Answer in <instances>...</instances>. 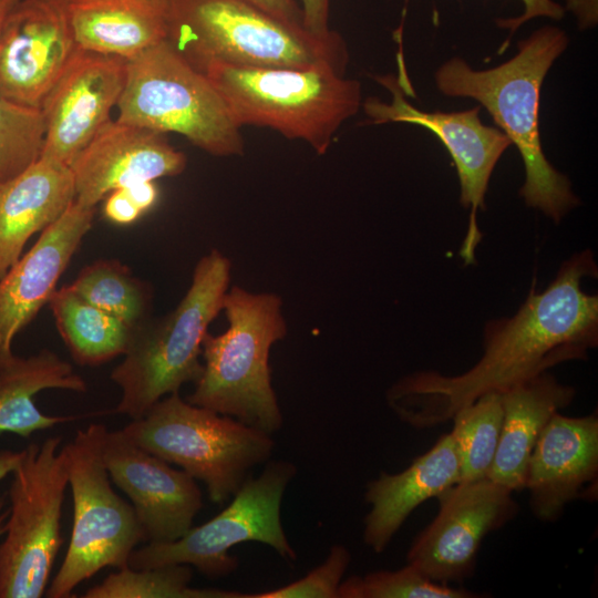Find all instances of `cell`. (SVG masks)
<instances>
[{"label": "cell", "mask_w": 598, "mask_h": 598, "mask_svg": "<svg viewBox=\"0 0 598 598\" xmlns=\"http://www.w3.org/2000/svg\"><path fill=\"white\" fill-rule=\"evenodd\" d=\"M375 80L393 97L390 103L368 97L361 104L373 124L400 122L423 126L433 132L448 151L457 171L460 202L470 209L460 256L465 265L474 264L475 250L483 236L476 216L478 210L485 209L491 175L512 141L503 131L482 123L480 107L447 113L421 111L405 100L401 81L394 75L375 76Z\"/></svg>", "instance_id": "cell-12"}, {"label": "cell", "mask_w": 598, "mask_h": 598, "mask_svg": "<svg viewBox=\"0 0 598 598\" xmlns=\"http://www.w3.org/2000/svg\"><path fill=\"white\" fill-rule=\"evenodd\" d=\"M262 10L278 17L280 19L301 23L302 12L296 0H248Z\"/></svg>", "instance_id": "cell-36"}, {"label": "cell", "mask_w": 598, "mask_h": 598, "mask_svg": "<svg viewBox=\"0 0 598 598\" xmlns=\"http://www.w3.org/2000/svg\"><path fill=\"white\" fill-rule=\"evenodd\" d=\"M79 48L130 60L168 37L169 0H68Z\"/></svg>", "instance_id": "cell-23"}, {"label": "cell", "mask_w": 598, "mask_h": 598, "mask_svg": "<svg viewBox=\"0 0 598 598\" xmlns=\"http://www.w3.org/2000/svg\"><path fill=\"white\" fill-rule=\"evenodd\" d=\"M451 421H453L451 434L460 458V482L486 478L502 432V394L498 392L483 394L458 409Z\"/></svg>", "instance_id": "cell-27"}, {"label": "cell", "mask_w": 598, "mask_h": 598, "mask_svg": "<svg viewBox=\"0 0 598 598\" xmlns=\"http://www.w3.org/2000/svg\"><path fill=\"white\" fill-rule=\"evenodd\" d=\"M460 481V458L451 433L441 436L405 470L395 474L381 472L365 487L370 509L363 523L364 544L375 554L384 551L419 505Z\"/></svg>", "instance_id": "cell-20"}, {"label": "cell", "mask_w": 598, "mask_h": 598, "mask_svg": "<svg viewBox=\"0 0 598 598\" xmlns=\"http://www.w3.org/2000/svg\"><path fill=\"white\" fill-rule=\"evenodd\" d=\"M117 121L176 133L214 156L244 154L240 126L205 74L166 39L126 61Z\"/></svg>", "instance_id": "cell-8"}, {"label": "cell", "mask_w": 598, "mask_h": 598, "mask_svg": "<svg viewBox=\"0 0 598 598\" xmlns=\"http://www.w3.org/2000/svg\"><path fill=\"white\" fill-rule=\"evenodd\" d=\"M43 142L41 110L0 97V185L33 164Z\"/></svg>", "instance_id": "cell-29"}, {"label": "cell", "mask_w": 598, "mask_h": 598, "mask_svg": "<svg viewBox=\"0 0 598 598\" xmlns=\"http://www.w3.org/2000/svg\"><path fill=\"white\" fill-rule=\"evenodd\" d=\"M95 207L76 200L41 231L31 249L0 279V368L14 354V337L48 303L56 283L92 227Z\"/></svg>", "instance_id": "cell-18"}, {"label": "cell", "mask_w": 598, "mask_h": 598, "mask_svg": "<svg viewBox=\"0 0 598 598\" xmlns=\"http://www.w3.org/2000/svg\"><path fill=\"white\" fill-rule=\"evenodd\" d=\"M23 451H0V481L11 474L22 457Z\"/></svg>", "instance_id": "cell-37"}, {"label": "cell", "mask_w": 598, "mask_h": 598, "mask_svg": "<svg viewBox=\"0 0 598 598\" xmlns=\"http://www.w3.org/2000/svg\"><path fill=\"white\" fill-rule=\"evenodd\" d=\"M167 40L198 71L210 64L254 69L326 64L346 71L349 60L337 31L313 33L248 0H169Z\"/></svg>", "instance_id": "cell-3"}, {"label": "cell", "mask_w": 598, "mask_h": 598, "mask_svg": "<svg viewBox=\"0 0 598 598\" xmlns=\"http://www.w3.org/2000/svg\"><path fill=\"white\" fill-rule=\"evenodd\" d=\"M186 164L165 134L111 120L70 166L75 200L95 207L115 189L179 175Z\"/></svg>", "instance_id": "cell-19"}, {"label": "cell", "mask_w": 598, "mask_h": 598, "mask_svg": "<svg viewBox=\"0 0 598 598\" xmlns=\"http://www.w3.org/2000/svg\"><path fill=\"white\" fill-rule=\"evenodd\" d=\"M76 48L68 0H20L0 25V97L40 109Z\"/></svg>", "instance_id": "cell-15"}, {"label": "cell", "mask_w": 598, "mask_h": 598, "mask_svg": "<svg viewBox=\"0 0 598 598\" xmlns=\"http://www.w3.org/2000/svg\"><path fill=\"white\" fill-rule=\"evenodd\" d=\"M97 436L102 462L131 499L145 542L168 543L187 533L203 507L196 480L140 447L121 430L97 424Z\"/></svg>", "instance_id": "cell-14"}, {"label": "cell", "mask_w": 598, "mask_h": 598, "mask_svg": "<svg viewBox=\"0 0 598 598\" xmlns=\"http://www.w3.org/2000/svg\"><path fill=\"white\" fill-rule=\"evenodd\" d=\"M192 566L164 565L145 569L128 566L89 588L85 598H241L243 592L190 587Z\"/></svg>", "instance_id": "cell-28"}, {"label": "cell", "mask_w": 598, "mask_h": 598, "mask_svg": "<svg viewBox=\"0 0 598 598\" xmlns=\"http://www.w3.org/2000/svg\"><path fill=\"white\" fill-rule=\"evenodd\" d=\"M69 286L87 302L133 329L147 320L150 291L117 260L101 259L87 265Z\"/></svg>", "instance_id": "cell-26"}, {"label": "cell", "mask_w": 598, "mask_h": 598, "mask_svg": "<svg viewBox=\"0 0 598 598\" xmlns=\"http://www.w3.org/2000/svg\"><path fill=\"white\" fill-rule=\"evenodd\" d=\"M229 280V259L213 249L196 265L192 283L176 308L134 329L123 361L111 373L122 391L116 412L138 419L162 398L198 380L202 343L208 326L223 310Z\"/></svg>", "instance_id": "cell-5"}, {"label": "cell", "mask_w": 598, "mask_h": 598, "mask_svg": "<svg viewBox=\"0 0 598 598\" xmlns=\"http://www.w3.org/2000/svg\"><path fill=\"white\" fill-rule=\"evenodd\" d=\"M568 42L564 30L545 25L519 41L517 54L498 66L475 71L464 60L452 58L435 72L442 94L474 99L489 112L522 156L525 182L520 196L529 207L542 210L556 224L579 199L568 177L544 154L539 101L543 81Z\"/></svg>", "instance_id": "cell-2"}, {"label": "cell", "mask_w": 598, "mask_h": 598, "mask_svg": "<svg viewBox=\"0 0 598 598\" xmlns=\"http://www.w3.org/2000/svg\"><path fill=\"white\" fill-rule=\"evenodd\" d=\"M597 275L590 250L573 255L542 292L533 283L513 317L487 322L483 354L472 368L456 375L406 374L388 389L389 408L412 427H433L483 394L502 393L557 364L585 360L598 344V297L585 292L581 281Z\"/></svg>", "instance_id": "cell-1"}, {"label": "cell", "mask_w": 598, "mask_h": 598, "mask_svg": "<svg viewBox=\"0 0 598 598\" xmlns=\"http://www.w3.org/2000/svg\"><path fill=\"white\" fill-rule=\"evenodd\" d=\"M281 298L240 287L227 291L223 310L228 328L202 343L203 371L186 399L268 434L283 416L271 384L269 352L287 334Z\"/></svg>", "instance_id": "cell-4"}, {"label": "cell", "mask_w": 598, "mask_h": 598, "mask_svg": "<svg viewBox=\"0 0 598 598\" xmlns=\"http://www.w3.org/2000/svg\"><path fill=\"white\" fill-rule=\"evenodd\" d=\"M48 389L85 392V380L72 365L50 350L29 358H14L0 368V434L29 437L33 432L73 420L43 414L33 396Z\"/></svg>", "instance_id": "cell-24"}, {"label": "cell", "mask_w": 598, "mask_h": 598, "mask_svg": "<svg viewBox=\"0 0 598 598\" xmlns=\"http://www.w3.org/2000/svg\"><path fill=\"white\" fill-rule=\"evenodd\" d=\"M126 61L76 48L40 107L44 121L41 156L71 166L111 121L124 89Z\"/></svg>", "instance_id": "cell-16"}, {"label": "cell", "mask_w": 598, "mask_h": 598, "mask_svg": "<svg viewBox=\"0 0 598 598\" xmlns=\"http://www.w3.org/2000/svg\"><path fill=\"white\" fill-rule=\"evenodd\" d=\"M20 0H0V25L2 24L3 20L8 16V13L11 11V9L19 2Z\"/></svg>", "instance_id": "cell-39"}, {"label": "cell", "mask_w": 598, "mask_h": 598, "mask_svg": "<svg viewBox=\"0 0 598 598\" xmlns=\"http://www.w3.org/2000/svg\"><path fill=\"white\" fill-rule=\"evenodd\" d=\"M297 471L290 461H267L260 474L249 475L216 516L176 540L135 548L127 566L145 569L185 564L207 578L218 579L237 570L239 560L229 550L248 542L269 546L285 560H296L297 553L282 526L281 503Z\"/></svg>", "instance_id": "cell-9"}, {"label": "cell", "mask_w": 598, "mask_h": 598, "mask_svg": "<svg viewBox=\"0 0 598 598\" xmlns=\"http://www.w3.org/2000/svg\"><path fill=\"white\" fill-rule=\"evenodd\" d=\"M512 494L487 477L445 489L436 496L437 515L413 540L408 564L443 585L470 578L485 536L516 515Z\"/></svg>", "instance_id": "cell-13"}, {"label": "cell", "mask_w": 598, "mask_h": 598, "mask_svg": "<svg viewBox=\"0 0 598 598\" xmlns=\"http://www.w3.org/2000/svg\"><path fill=\"white\" fill-rule=\"evenodd\" d=\"M121 431L140 447L203 482L216 504L229 501L250 470L270 460L276 445L271 434L192 404L178 392L162 398Z\"/></svg>", "instance_id": "cell-7"}, {"label": "cell", "mask_w": 598, "mask_h": 598, "mask_svg": "<svg viewBox=\"0 0 598 598\" xmlns=\"http://www.w3.org/2000/svg\"><path fill=\"white\" fill-rule=\"evenodd\" d=\"M73 522L69 547L47 594L69 598L84 580L106 567L121 569L137 544L145 542L132 505L113 489L100 455L97 424L78 430L63 446Z\"/></svg>", "instance_id": "cell-11"}, {"label": "cell", "mask_w": 598, "mask_h": 598, "mask_svg": "<svg viewBox=\"0 0 598 598\" xmlns=\"http://www.w3.org/2000/svg\"><path fill=\"white\" fill-rule=\"evenodd\" d=\"M598 417L557 412L542 431L530 454L524 489L534 515L557 519L573 501L597 498Z\"/></svg>", "instance_id": "cell-17"}, {"label": "cell", "mask_w": 598, "mask_h": 598, "mask_svg": "<svg viewBox=\"0 0 598 598\" xmlns=\"http://www.w3.org/2000/svg\"><path fill=\"white\" fill-rule=\"evenodd\" d=\"M236 123L269 127L327 153L332 137L359 111L361 85L332 65L306 69L205 66Z\"/></svg>", "instance_id": "cell-6"}, {"label": "cell", "mask_w": 598, "mask_h": 598, "mask_svg": "<svg viewBox=\"0 0 598 598\" xmlns=\"http://www.w3.org/2000/svg\"><path fill=\"white\" fill-rule=\"evenodd\" d=\"M6 507L4 495L0 496V537L6 533V522L9 515V508Z\"/></svg>", "instance_id": "cell-38"}, {"label": "cell", "mask_w": 598, "mask_h": 598, "mask_svg": "<svg viewBox=\"0 0 598 598\" xmlns=\"http://www.w3.org/2000/svg\"><path fill=\"white\" fill-rule=\"evenodd\" d=\"M501 394L503 425L487 478L516 492L524 489L528 461L542 431L573 402L576 390L544 372Z\"/></svg>", "instance_id": "cell-22"}, {"label": "cell", "mask_w": 598, "mask_h": 598, "mask_svg": "<svg viewBox=\"0 0 598 598\" xmlns=\"http://www.w3.org/2000/svg\"><path fill=\"white\" fill-rule=\"evenodd\" d=\"M103 212L104 216L116 225L133 224L143 215L123 188L115 189L106 196Z\"/></svg>", "instance_id": "cell-33"}, {"label": "cell", "mask_w": 598, "mask_h": 598, "mask_svg": "<svg viewBox=\"0 0 598 598\" xmlns=\"http://www.w3.org/2000/svg\"><path fill=\"white\" fill-rule=\"evenodd\" d=\"M351 560L349 549L333 545L326 559L306 576L271 590L245 594L241 598H338V590Z\"/></svg>", "instance_id": "cell-31"}, {"label": "cell", "mask_w": 598, "mask_h": 598, "mask_svg": "<svg viewBox=\"0 0 598 598\" xmlns=\"http://www.w3.org/2000/svg\"><path fill=\"white\" fill-rule=\"evenodd\" d=\"M62 437L29 444L13 470L6 537L0 544V598L45 592L63 544L61 514L69 486Z\"/></svg>", "instance_id": "cell-10"}, {"label": "cell", "mask_w": 598, "mask_h": 598, "mask_svg": "<svg viewBox=\"0 0 598 598\" xmlns=\"http://www.w3.org/2000/svg\"><path fill=\"white\" fill-rule=\"evenodd\" d=\"M524 11L520 16L508 19H498L497 25L509 29L511 35L530 19L544 17L560 20L565 14V8L554 0H520Z\"/></svg>", "instance_id": "cell-32"}, {"label": "cell", "mask_w": 598, "mask_h": 598, "mask_svg": "<svg viewBox=\"0 0 598 598\" xmlns=\"http://www.w3.org/2000/svg\"><path fill=\"white\" fill-rule=\"evenodd\" d=\"M155 181H146L123 187L127 196L142 214L148 212L157 202L158 188Z\"/></svg>", "instance_id": "cell-35"}, {"label": "cell", "mask_w": 598, "mask_h": 598, "mask_svg": "<svg viewBox=\"0 0 598 598\" xmlns=\"http://www.w3.org/2000/svg\"><path fill=\"white\" fill-rule=\"evenodd\" d=\"M74 200L71 168L43 156L0 185V279L20 259L29 238Z\"/></svg>", "instance_id": "cell-21"}, {"label": "cell", "mask_w": 598, "mask_h": 598, "mask_svg": "<svg viewBox=\"0 0 598 598\" xmlns=\"http://www.w3.org/2000/svg\"><path fill=\"white\" fill-rule=\"evenodd\" d=\"M48 305L73 360L80 365H100L124 354L134 329L91 305L70 286L55 289Z\"/></svg>", "instance_id": "cell-25"}, {"label": "cell", "mask_w": 598, "mask_h": 598, "mask_svg": "<svg viewBox=\"0 0 598 598\" xmlns=\"http://www.w3.org/2000/svg\"><path fill=\"white\" fill-rule=\"evenodd\" d=\"M302 12L303 25L313 33L326 34L329 28L330 0H296Z\"/></svg>", "instance_id": "cell-34"}, {"label": "cell", "mask_w": 598, "mask_h": 598, "mask_svg": "<svg viewBox=\"0 0 598 598\" xmlns=\"http://www.w3.org/2000/svg\"><path fill=\"white\" fill-rule=\"evenodd\" d=\"M460 587L435 582L414 566L396 570H377L364 576L354 575L343 579L338 598H476Z\"/></svg>", "instance_id": "cell-30"}]
</instances>
